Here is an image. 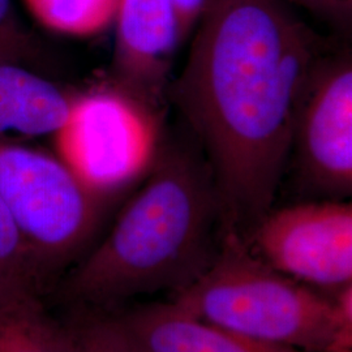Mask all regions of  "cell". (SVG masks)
Listing matches in <instances>:
<instances>
[{
    "label": "cell",
    "mask_w": 352,
    "mask_h": 352,
    "mask_svg": "<svg viewBox=\"0 0 352 352\" xmlns=\"http://www.w3.org/2000/svg\"><path fill=\"white\" fill-rule=\"evenodd\" d=\"M327 51L286 0H210L168 85L243 239L273 209L302 89Z\"/></svg>",
    "instance_id": "obj_1"
},
{
    "label": "cell",
    "mask_w": 352,
    "mask_h": 352,
    "mask_svg": "<svg viewBox=\"0 0 352 352\" xmlns=\"http://www.w3.org/2000/svg\"><path fill=\"white\" fill-rule=\"evenodd\" d=\"M144 179L110 234L67 278L68 300L107 307L164 289L175 295L213 263L227 228L199 144L164 138Z\"/></svg>",
    "instance_id": "obj_2"
},
{
    "label": "cell",
    "mask_w": 352,
    "mask_h": 352,
    "mask_svg": "<svg viewBox=\"0 0 352 352\" xmlns=\"http://www.w3.org/2000/svg\"><path fill=\"white\" fill-rule=\"evenodd\" d=\"M171 304L208 325L302 352H324L334 315L333 298L269 266L232 230L212 265Z\"/></svg>",
    "instance_id": "obj_3"
},
{
    "label": "cell",
    "mask_w": 352,
    "mask_h": 352,
    "mask_svg": "<svg viewBox=\"0 0 352 352\" xmlns=\"http://www.w3.org/2000/svg\"><path fill=\"white\" fill-rule=\"evenodd\" d=\"M0 199L46 282L84 251L113 197L84 186L59 158L0 139Z\"/></svg>",
    "instance_id": "obj_4"
},
{
    "label": "cell",
    "mask_w": 352,
    "mask_h": 352,
    "mask_svg": "<svg viewBox=\"0 0 352 352\" xmlns=\"http://www.w3.org/2000/svg\"><path fill=\"white\" fill-rule=\"evenodd\" d=\"M54 135L58 158L71 173L115 197L149 173L164 140L162 113L111 84L77 93Z\"/></svg>",
    "instance_id": "obj_5"
},
{
    "label": "cell",
    "mask_w": 352,
    "mask_h": 352,
    "mask_svg": "<svg viewBox=\"0 0 352 352\" xmlns=\"http://www.w3.org/2000/svg\"><path fill=\"white\" fill-rule=\"evenodd\" d=\"M289 155L305 193L338 201L351 196V49L327 51L314 67L298 106Z\"/></svg>",
    "instance_id": "obj_6"
},
{
    "label": "cell",
    "mask_w": 352,
    "mask_h": 352,
    "mask_svg": "<svg viewBox=\"0 0 352 352\" xmlns=\"http://www.w3.org/2000/svg\"><path fill=\"white\" fill-rule=\"evenodd\" d=\"M247 238L257 257L308 287L336 292L352 285L350 202L314 200L272 209Z\"/></svg>",
    "instance_id": "obj_7"
},
{
    "label": "cell",
    "mask_w": 352,
    "mask_h": 352,
    "mask_svg": "<svg viewBox=\"0 0 352 352\" xmlns=\"http://www.w3.org/2000/svg\"><path fill=\"white\" fill-rule=\"evenodd\" d=\"M113 25V85L164 113L176 51L186 41L173 1L120 0Z\"/></svg>",
    "instance_id": "obj_8"
},
{
    "label": "cell",
    "mask_w": 352,
    "mask_h": 352,
    "mask_svg": "<svg viewBox=\"0 0 352 352\" xmlns=\"http://www.w3.org/2000/svg\"><path fill=\"white\" fill-rule=\"evenodd\" d=\"M123 318L151 352H302L208 325L171 302L141 305Z\"/></svg>",
    "instance_id": "obj_9"
},
{
    "label": "cell",
    "mask_w": 352,
    "mask_h": 352,
    "mask_svg": "<svg viewBox=\"0 0 352 352\" xmlns=\"http://www.w3.org/2000/svg\"><path fill=\"white\" fill-rule=\"evenodd\" d=\"M76 96L21 64L0 62V139L55 133L67 120Z\"/></svg>",
    "instance_id": "obj_10"
},
{
    "label": "cell",
    "mask_w": 352,
    "mask_h": 352,
    "mask_svg": "<svg viewBox=\"0 0 352 352\" xmlns=\"http://www.w3.org/2000/svg\"><path fill=\"white\" fill-rule=\"evenodd\" d=\"M0 352H77L72 329L59 325L38 299L0 311Z\"/></svg>",
    "instance_id": "obj_11"
},
{
    "label": "cell",
    "mask_w": 352,
    "mask_h": 352,
    "mask_svg": "<svg viewBox=\"0 0 352 352\" xmlns=\"http://www.w3.org/2000/svg\"><path fill=\"white\" fill-rule=\"evenodd\" d=\"M43 283L21 231L0 199V311L37 299Z\"/></svg>",
    "instance_id": "obj_12"
},
{
    "label": "cell",
    "mask_w": 352,
    "mask_h": 352,
    "mask_svg": "<svg viewBox=\"0 0 352 352\" xmlns=\"http://www.w3.org/2000/svg\"><path fill=\"white\" fill-rule=\"evenodd\" d=\"M120 0H24L34 20L51 32L91 37L113 25Z\"/></svg>",
    "instance_id": "obj_13"
},
{
    "label": "cell",
    "mask_w": 352,
    "mask_h": 352,
    "mask_svg": "<svg viewBox=\"0 0 352 352\" xmlns=\"http://www.w3.org/2000/svg\"><path fill=\"white\" fill-rule=\"evenodd\" d=\"M72 330L77 352H151L123 316H93Z\"/></svg>",
    "instance_id": "obj_14"
},
{
    "label": "cell",
    "mask_w": 352,
    "mask_h": 352,
    "mask_svg": "<svg viewBox=\"0 0 352 352\" xmlns=\"http://www.w3.org/2000/svg\"><path fill=\"white\" fill-rule=\"evenodd\" d=\"M33 50V38L20 23L12 0H0V62L21 64Z\"/></svg>",
    "instance_id": "obj_15"
},
{
    "label": "cell",
    "mask_w": 352,
    "mask_h": 352,
    "mask_svg": "<svg viewBox=\"0 0 352 352\" xmlns=\"http://www.w3.org/2000/svg\"><path fill=\"white\" fill-rule=\"evenodd\" d=\"M334 315L324 352H352V285L333 295Z\"/></svg>",
    "instance_id": "obj_16"
},
{
    "label": "cell",
    "mask_w": 352,
    "mask_h": 352,
    "mask_svg": "<svg viewBox=\"0 0 352 352\" xmlns=\"http://www.w3.org/2000/svg\"><path fill=\"white\" fill-rule=\"evenodd\" d=\"M314 14L343 36L352 28V0H286Z\"/></svg>",
    "instance_id": "obj_17"
},
{
    "label": "cell",
    "mask_w": 352,
    "mask_h": 352,
    "mask_svg": "<svg viewBox=\"0 0 352 352\" xmlns=\"http://www.w3.org/2000/svg\"><path fill=\"white\" fill-rule=\"evenodd\" d=\"M174 4L184 39L197 28L210 0H171Z\"/></svg>",
    "instance_id": "obj_18"
}]
</instances>
